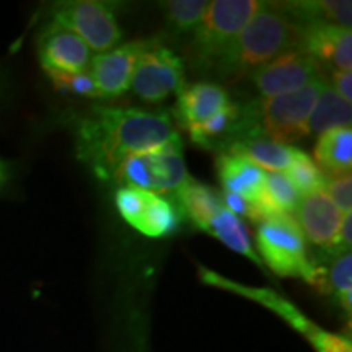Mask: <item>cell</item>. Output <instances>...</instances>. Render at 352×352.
<instances>
[{
  "instance_id": "1",
  "label": "cell",
  "mask_w": 352,
  "mask_h": 352,
  "mask_svg": "<svg viewBox=\"0 0 352 352\" xmlns=\"http://www.w3.org/2000/svg\"><path fill=\"white\" fill-rule=\"evenodd\" d=\"M76 155L101 182H113L122 162L178 135L168 113L94 107L74 121Z\"/></svg>"
},
{
  "instance_id": "2",
  "label": "cell",
  "mask_w": 352,
  "mask_h": 352,
  "mask_svg": "<svg viewBox=\"0 0 352 352\" xmlns=\"http://www.w3.org/2000/svg\"><path fill=\"white\" fill-rule=\"evenodd\" d=\"M298 26L280 3L263 2L215 64L220 77L240 80L289 51H297Z\"/></svg>"
},
{
  "instance_id": "3",
  "label": "cell",
  "mask_w": 352,
  "mask_h": 352,
  "mask_svg": "<svg viewBox=\"0 0 352 352\" xmlns=\"http://www.w3.org/2000/svg\"><path fill=\"white\" fill-rule=\"evenodd\" d=\"M324 82L327 77L321 74L308 85L292 94L248 101L254 138L263 135L277 144L287 145L310 135L308 121Z\"/></svg>"
},
{
  "instance_id": "4",
  "label": "cell",
  "mask_w": 352,
  "mask_h": 352,
  "mask_svg": "<svg viewBox=\"0 0 352 352\" xmlns=\"http://www.w3.org/2000/svg\"><path fill=\"white\" fill-rule=\"evenodd\" d=\"M259 0H215L209 2L201 23L192 33L191 54L199 67H215L223 52L252 20Z\"/></svg>"
},
{
  "instance_id": "5",
  "label": "cell",
  "mask_w": 352,
  "mask_h": 352,
  "mask_svg": "<svg viewBox=\"0 0 352 352\" xmlns=\"http://www.w3.org/2000/svg\"><path fill=\"white\" fill-rule=\"evenodd\" d=\"M120 6L104 0H67L50 8V23L74 33L90 51L107 52L122 39Z\"/></svg>"
},
{
  "instance_id": "6",
  "label": "cell",
  "mask_w": 352,
  "mask_h": 352,
  "mask_svg": "<svg viewBox=\"0 0 352 352\" xmlns=\"http://www.w3.org/2000/svg\"><path fill=\"white\" fill-rule=\"evenodd\" d=\"M189 178L183 155V140L176 135L168 142L127 157L113 182L151 192H175Z\"/></svg>"
},
{
  "instance_id": "7",
  "label": "cell",
  "mask_w": 352,
  "mask_h": 352,
  "mask_svg": "<svg viewBox=\"0 0 352 352\" xmlns=\"http://www.w3.org/2000/svg\"><path fill=\"white\" fill-rule=\"evenodd\" d=\"M199 276L204 284L214 285V287L223 290H230V292L236 294V296L250 298V300L266 307L267 310L274 311L277 316L287 321L290 327L300 333L314 346L316 352H352V342L349 338L342 336V334L329 333L327 329L318 327V324H315L294 303L285 300L284 297H280L274 290L250 287V285L239 284L235 280L222 277L217 272L206 270V267H201Z\"/></svg>"
},
{
  "instance_id": "8",
  "label": "cell",
  "mask_w": 352,
  "mask_h": 352,
  "mask_svg": "<svg viewBox=\"0 0 352 352\" xmlns=\"http://www.w3.org/2000/svg\"><path fill=\"white\" fill-rule=\"evenodd\" d=\"M256 246L261 263L274 274L310 283L314 259L308 258L305 236L292 215L280 214L258 223Z\"/></svg>"
},
{
  "instance_id": "9",
  "label": "cell",
  "mask_w": 352,
  "mask_h": 352,
  "mask_svg": "<svg viewBox=\"0 0 352 352\" xmlns=\"http://www.w3.org/2000/svg\"><path fill=\"white\" fill-rule=\"evenodd\" d=\"M114 204L132 228L151 239H164L178 230L182 214L166 197L131 186L114 192Z\"/></svg>"
},
{
  "instance_id": "10",
  "label": "cell",
  "mask_w": 352,
  "mask_h": 352,
  "mask_svg": "<svg viewBox=\"0 0 352 352\" xmlns=\"http://www.w3.org/2000/svg\"><path fill=\"white\" fill-rule=\"evenodd\" d=\"M186 64L170 47L155 43L140 57L131 82V90L145 103H162L184 87Z\"/></svg>"
},
{
  "instance_id": "11",
  "label": "cell",
  "mask_w": 352,
  "mask_h": 352,
  "mask_svg": "<svg viewBox=\"0 0 352 352\" xmlns=\"http://www.w3.org/2000/svg\"><path fill=\"white\" fill-rule=\"evenodd\" d=\"M155 39H138L91 57L88 74L95 83L98 98H118L131 88L138 64Z\"/></svg>"
},
{
  "instance_id": "12",
  "label": "cell",
  "mask_w": 352,
  "mask_h": 352,
  "mask_svg": "<svg viewBox=\"0 0 352 352\" xmlns=\"http://www.w3.org/2000/svg\"><path fill=\"white\" fill-rule=\"evenodd\" d=\"M321 76V67L311 56L289 51L250 74V80L263 98L287 95L308 85Z\"/></svg>"
},
{
  "instance_id": "13",
  "label": "cell",
  "mask_w": 352,
  "mask_h": 352,
  "mask_svg": "<svg viewBox=\"0 0 352 352\" xmlns=\"http://www.w3.org/2000/svg\"><path fill=\"white\" fill-rule=\"evenodd\" d=\"M38 57L46 76H65L87 72L91 63V51L74 33L47 23L39 34Z\"/></svg>"
},
{
  "instance_id": "14",
  "label": "cell",
  "mask_w": 352,
  "mask_h": 352,
  "mask_svg": "<svg viewBox=\"0 0 352 352\" xmlns=\"http://www.w3.org/2000/svg\"><path fill=\"white\" fill-rule=\"evenodd\" d=\"M297 51L311 56L320 67H328L329 72H351L352 33L349 28L329 25L298 26Z\"/></svg>"
},
{
  "instance_id": "15",
  "label": "cell",
  "mask_w": 352,
  "mask_h": 352,
  "mask_svg": "<svg viewBox=\"0 0 352 352\" xmlns=\"http://www.w3.org/2000/svg\"><path fill=\"white\" fill-rule=\"evenodd\" d=\"M342 214L324 191L300 197L296 209V222L303 236L320 248L331 252L340 232Z\"/></svg>"
},
{
  "instance_id": "16",
  "label": "cell",
  "mask_w": 352,
  "mask_h": 352,
  "mask_svg": "<svg viewBox=\"0 0 352 352\" xmlns=\"http://www.w3.org/2000/svg\"><path fill=\"white\" fill-rule=\"evenodd\" d=\"M215 168L223 191L243 197L252 204L277 209L266 189V171L243 157L220 153ZM279 210V209H277Z\"/></svg>"
},
{
  "instance_id": "17",
  "label": "cell",
  "mask_w": 352,
  "mask_h": 352,
  "mask_svg": "<svg viewBox=\"0 0 352 352\" xmlns=\"http://www.w3.org/2000/svg\"><path fill=\"white\" fill-rule=\"evenodd\" d=\"M230 95L227 88L212 82H197L183 87L178 94L175 118L184 129H192L201 122L208 121L210 116L230 104Z\"/></svg>"
},
{
  "instance_id": "18",
  "label": "cell",
  "mask_w": 352,
  "mask_h": 352,
  "mask_svg": "<svg viewBox=\"0 0 352 352\" xmlns=\"http://www.w3.org/2000/svg\"><path fill=\"white\" fill-rule=\"evenodd\" d=\"M175 199L179 214L189 219L197 230L206 232L214 215L223 208L222 197L214 188L196 182L191 176L175 191Z\"/></svg>"
},
{
  "instance_id": "19",
  "label": "cell",
  "mask_w": 352,
  "mask_h": 352,
  "mask_svg": "<svg viewBox=\"0 0 352 352\" xmlns=\"http://www.w3.org/2000/svg\"><path fill=\"white\" fill-rule=\"evenodd\" d=\"M297 26L329 25L349 28L352 25V3L349 0H302L280 3Z\"/></svg>"
},
{
  "instance_id": "20",
  "label": "cell",
  "mask_w": 352,
  "mask_h": 352,
  "mask_svg": "<svg viewBox=\"0 0 352 352\" xmlns=\"http://www.w3.org/2000/svg\"><path fill=\"white\" fill-rule=\"evenodd\" d=\"M315 164L327 178L351 173L352 168V131L336 127L320 134L315 144Z\"/></svg>"
},
{
  "instance_id": "21",
  "label": "cell",
  "mask_w": 352,
  "mask_h": 352,
  "mask_svg": "<svg viewBox=\"0 0 352 352\" xmlns=\"http://www.w3.org/2000/svg\"><path fill=\"white\" fill-rule=\"evenodd\" d=\"M294 151H296V147L277 144L274 140L258 135V138L239 140V142L232 144L227 152L222 153L243 157L261 170H270V173H284L292 162Z\"/></svg>"
},
{
  "instance_id": "22",
  "label": "cell",
  "mask_w": 352,
  "mask_h": 352,
  "mask_svg": "<svg viewBox=\"0 0 352 352\" xmlns=\"http://www.w3.org/2000/svg\"><path fill=\"white\" fill-rule=\"evenodd\" d=\"M352 108L349 101L342 100L328 82L321 88L314 111L308 121L310 134H323L336 127H351Z\"/></svg>"
},
{
  "instance_id": "23",
  "label": "cell",
  "mask_w": 352,
  "mask_h": 352,
  "mask_svg": "<svg viewBox=\"0 0 352 352\" xmlns=\"http://www.w3.org/2000/svg\"><path fill=\"white\" fill-rule=\"evenodd\" d=\"M206 233L215 236L235 253L243 254V256L252 259L253 263H256L258 266H263L261 259L254 252L252 236H250V232L243 220L232 214L226 206L214 215V219L210 220L208 228H206Z\"/></svg>"
},
{
  "instance_id": "24",
  "label": "cell",
  "mask_w": 352,
  "mask_h": 352,
  "mask_svg": "<svg viewBox=\"0 0 352 352\" xmlns=\"http://www.w3.org/2000/svg\"><path fill=\"white\" fill-rule=\"evenodd\" d=\"M168 28L175 34H192L208 10L206 0H170L160 3Z\"/></svg>"
},
{
  "instance_id": "25",
  "label": "cell",
  "mask_w": 352,
  "mask_h": 352,
  "mask_svg": "<svg viewBox=\"0 0 352 352\" xmlns=\"http://www.w3.org/2000/svg\"><path fill=\"white\" fill-rule=\"evenodd\" d=\"M284 175L294 184V188L300 192V196L310 195L315 191H324L327 176L321 173V170L311 160V157L307 155L300 148L296 147L292 162H290L289 168L284 171Z\"/></svg>"
},
{
  "instance_id": "26",
  "label": "cell",
  "mask_w": 352,
  "mask_h": 352,
  "mask_svg": "<svg viewBox=\"0 0 352 352\" xmlns=\"http://www.w3.org/2000/svg\"><path fill=\"white\" fill-rule=\"evenodd\" d=\"M328 296H333L342 310L351 315L352 310V256L351 253H342L334 258L327 267Z\"/></svg>"
},
{
  "instance_id": "27",
  "label": "cell",
  "mask_w": 352,
  "mask_h": 352,
  "mask_svg": "<svg viewBox=\"0 0 352 352\" xmlns=\"http://www.w3.org/2000/svg\"><path fill=\"white\" fill-rule=\"evenodd\" d=\"M266 189L271 201L280 212L287 215L296 212L302 196L284 173H266Z\"/></svg>"
},
{
  "instance_id": "28",
  "label": "cell",
  "mask_w": 352,
  "mask_h": 352,
  "mask_svg": "<svg viewBox=\"0 0 352 352\" xmlns=\"http://www.w3.org/2000/svg\"><path fill=\"white\" fill-rule=\"evenodd\" d=\"M51 78V82L54 83V87L59 91L74 96H88V98H98L96 94L95 83L91 80L90 74L82 72V74H65V76H47Z\"/></svg>"
},
{
  "instance_id": "29",
  "label": "cell",
  "mask_w": 352,
  "mask_h": 352,
  "mask_svg": "<svg viewBox=\"0 0 352 352\" xmlns=\"http://www.w3.org/2000/svg\"><path fill=\"white\" fill-rule=\"evenodd\" d=\"M327 195L331 197V201L336 204V208L342 214H349L352 209V176L351 173L327 178Z\"/></svg>"
},
{
  "instance_id": "30",
  "label": "cell",
  "mask_w": 352,
  "mask_h": 352,
  "mask_svg": "<svg viewBox=\"0 0 352 352\" xmlns=\"http://www.w3.org/2000/svg\"><path fill=\"white\" fill-rule=\"evenodd\" d=\"M351 245H352V212L342 215L340 232H338L336 243H334L331 253L333 254L349 253Z\"/></svg>"
},
{
  "instance_id": "31",
  "label": "cell",
  "mask_w": 352,
  "mask_h": 352,
  "mask_svg": "<svg viewBox=\"0 0 352 352\" xmlns=\"http://www.w3.org/2000/svg\"><path fill=\"white\" fill-rule=\"evenodd\" d=\"M331 83L333 90L341 96L342 100L352 101V74L351 72H338L333 70L331 72Z\"/></svg>"
},
{
  "instance_id": "32",
  "label": "cell",
  "mask_w": 352,
  "mask_h": 352,
  "mask_svg": "<svg viewBox=\"0 0 352 352\" xmlns=\"http://www.w3.org/2000/svg\"><path fill=\"white\" fill-rule=\"evenodd\" d=\"M10 178V170H8V165L0 158V188L3 186Z\"/></svg>"
}]
</instances>
